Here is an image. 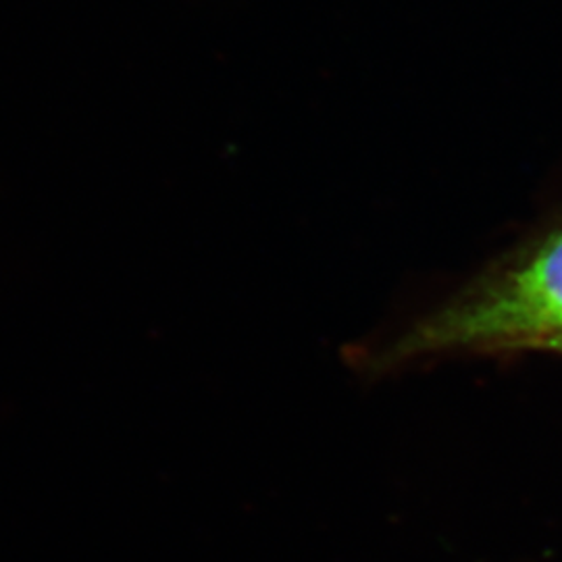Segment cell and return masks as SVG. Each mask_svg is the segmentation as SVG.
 Listing matches in <instances>:
<instances>
[{
	"instance_id": "6da1fadb",
	"label": "cell",
	"mask_w": 562,
	"mask_h": 562,
	"mask_svg": "<svg viewBox=\"0 0 562 562\" xmlns=\"http://www.w3.org/2000/svg\"><path fill=\"white\" fill-rule=\"evenodd\" d=\"M562 341V227L490 267L387 341L373 364L462 352L542 350Z\"/></svg>"
},
{
	"instance_id": "7a4b0ae2",
	"label": "cell",
	"mask_w": 562,
	"mask_h": 562,
	"mask_svg": "<svg viewBox=\"0 0 562 562\" xmlns=\"http://www.w3.org/2000/svg\"><path fill=\"white\" fill-rule=\"evenodd\" d=\"M552 352H557V355H562V341H559L554 348H552Z\"/></svg>"
}]
</instances>
